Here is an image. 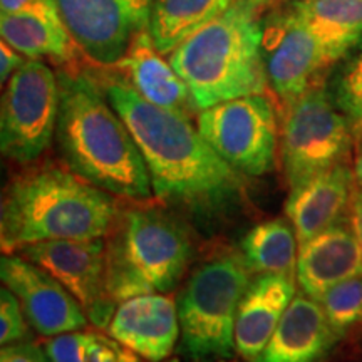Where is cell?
<instances>
[{
	"mask_svg": "<svg viewBox=\"0 0 362 362\" xmlns=\"http://www.w3.org/2000/svg\"><path fill=\"white\" fill-rule=\"evenodd\" d=\"M104 94L133 134L146 161L153 192L194 211H214L242 193L240 173L203 138L192 119L151 104L123 81Z\"/></svg>",
	"mask_w": 362,
	"mask_h": 362,
	"instance_id": "1",
	"label": "cell"
},
{
	"mask_svg": "<svg viewBox=\"0 0 362 362\" xmlns=\"http://www.w3.org/2000/svg\"><path fill=\"white\" fill-rule=\"evenodd\" d=\"M57 78L56 143L67 168L115 197L149 200L153 187L141 149L96 81L62 69Z\"/></svg>",
	"mask_w": 362,
	"mask_h": 362,
	"instance_id": "2",
	"label": "cell"
},
{
	"mask_svg": "<svg viewBox=\"0 0 362 362\" xmlns=\"http://www.w3.org/2000/svg\"><path fill=\"white\" fill-rule=\"evenodd\" d=\"M116 218L115 194L49 165L24 171L4 189L0 243L12 253L51 240L104 238Z\"/></svg>",
	"mask_w": 362,
	"mask_h": 362,
	"instance_id": "3",
	"label": "cell"
},
{
	"mask_svg": "<svg viewBox=\"0 0 362 362\" xmlns=\"http://www.w3.org/2000/svg\"><path fill=\"white\" fill-rule=\"evenodd\" d=\"M262 39V16L245 0H237L170 54L198 111L235 98L267 94Z\"/></svg>",
	"mask_w": 362,
	"mask_h": 362,
	"instance_id": "4",
	"label": "cell"
},
{
	"mask_svg": "<svg viewBox=\"0 0 362 362\" xmlns=\"http://www.w3.org/2000/svg\"><path fill=\"white\" fill-rule=\"evenodd\" d=\"M192 240L180 221L155 208H134L107 243V291L116 304L143 293H168L192 260Z\"/></svg>",
	"mask_w": 362,
	"mask_h": 362,
	"instance_id": "5",
	"label": "cell"
},
{
	"mask_svg": "<svg viewBox=\"0 0 362 362\" xmlns=\"http://www.w3.org/2000/svg\"><path fill=\"white\" fill-rule=\"evenodd\" d=\"M242 253H216L189 275L178 298L181 351L194 362L230 359L235 320L250 279Z\"/></svg>",
	"mask_w": 362,
	"mask_h": 362,
	"instance_id": "6",
	"label": "cell"
},
{
	"mask_svg": "<svg viewBox=\"0 0 362 362\" xmlns=\"http://www.w3.org/2000/svg\"><path fill=\"white\" fill-rule=\"evenodd\" d=\"M354 126L330 98L325 84L282 106L280 156L288 188H297L339 163L351 149Z\"/></svg>",
	"mask_w": 362,
	"mask_h": 362,
	"instance_id": "7",
	"label": "cell"
},
{
	"mask_svg": "<svg viewBox=\"0 0 362 362\" xmlns=\"http://www.w3.org/2000/svg\"><path fill=\"white\" fill-rule=\"evenodd\" d=\"M262 27L267 81L282 106L325 84L334 66L346 56L315 33L291 4L264 12Z\"/></svg>",
	"mask_w": 362,
	"mask_h": 362,
	"instance_id": "8",
	"label": "cell"
},
{
	"mask_svg": "<svg viewBox=\"0 0 362 362\" xmlns=\"http://www.w3.org/2000/svg\"><path fill=\"white\" fill-rule=\"evenodd\" d=\"M59 78L44 61L27 59L7 81L0 106V148L8 160L29 165L56 139Z\"/></svg>",
	"mask_w": 362,
	"mask_h": 362,
	"instance_id": "9",
	"label": "cell"
},
{
	"mask_svg": "<svg viewBox=\"0 0 362 362\" xmlns=\"http://www.w3.org/2000/svg\"><path fill=\"white\" fill-rule=\"evenodd\" d=\"M197 128L240 175L262 176L274 168L280 124L269 94L235 98L202 110Z\"/></svg>",
	"mask_w": 362,
	"mask_h": 362,
	"instance_id": "10",
	"label": "cell"
},
{
	"mask_svg": "<svg viewBox=\"0 0 362 362\" xmlns=\"http://www.w3.org/2000/svg\"><path fill=\"white\" fill-rule=\"evenodd\" d=\"M62 21L86 61L111 69L141 30L149 29L153 0H56Z\"/></svg>",
	"mask_w": 362,
	"mask_h": 362,
	"instance_id": "11",
	"label": "cell"
},
{
	"mask_svg": "<svg viewBox=\"0 0 362 362\" xmlns=\"http://www.w3.org/2000/svg\"><path fill=\"white\" fill-rule=\"evenodd\" d=\"M21 257L42 267L72 293L89 322L99 329L110 327L116 302L107 291L104 238L51 240L17 250Z\"/></svg>",
	"mask_w": 362,
	"mask_h": 362,
	"instance_id": "12",
	"label": "cell"
},
{
	"mask_svg": "<svg viewBox=\"0 0 362 362\" xmlns=\"http://www.w3.org/2000/svg\"><path fill=\"white\" fill-rule=\"evenodd\" d=\"M0 279L19 298L30 327L44 337L84 329L88 315L72 293L42 267L21 255L0 260Z\"/></svg>",
	"mask_w": 362,
	"mask_h": 362,
	"instance_id": "13",
	"label": "cell"
},
{
	"mask_svg": "<svg viewBox=\"0 0 362 362\" xmlns=\"http://www.w3.org/2000/svg\"><path fill=\"white\" fill-rule=\"evenodd\" d=\"M0 35L27 59H47L62 71H78L86 59L62 21L56 0H39L0 16Z\"/></svg>",
	"mask_w": 362,
	"mask_h": 362,
	"instance_id": "14",
	"label": "cell"
},
{
	"mask_svg": "<svg viewBox=\"0 0 362 362\" xmlns=\"http://www.w3.org/2000/svg\"><path fill=\"white\" fill-rule=\"evenodd\" d=\"M107 332L136 356L160 362L173 352L181 334L178 304L165 293L131 297L117 305Z\"/></svg>",
	"mask_w": 362,
	"mask_h": 362,
	"instance_id": "15",
	"label": "cell"
},
{
	"mask_svg": "<svg viewBox=\"0 0 362 362\" xmlns=\"http://www.w3.org/2000/svg\"><path fill=\"white\" fill-rule=\"evenodd\" d=\"M111 69L119 72L123 83L151 104L189 119L200 112L187 83L180 78L171 62L166 61L165 54L158 51L149 29L136 35L124 57Z\"/></svg>",
	"mask_w": 362,
	"mask_h": 362,
	"instance_id": "16",
	"label": "cell"
},
{
	"mask_svg": "<svg viewBox=\"0 0 362 362\" xmlns=\"http://www.w3.org/2000/svg\"><path fill=\"white\" fill-rule=\"evenodd\" d=\"M354 170L344 161L291 189L285 214L296 230L298 245L342 221L354 198Z\"/></svg>",
	"mask_w": 362,
	"mask_h": 362,
	"instance_id": "17",
	"label": "cell"
},
{
	"mask_svg": "<svg viewBox=\"0 0 362 362\" xmlns=\"http://www.w3.org/2000/svg\"><path fill=\"white\" fill-rule=\"evenodd\" d=\"M362 275V252L352 226L339 223L298 245L296 277L305 296L320 300L334 285Z\"/></svg>",
	"mask_w": 362,
	"mask_h": 362,
	"instance_id": "18",
	"label": "cell"
},
{
	"mask_svg": "<svg viewBox=\"0 0 362 362\" xmlns=\"http://www.w3.org/2000/svg\"><path fill=\"white\" fill-rule=\"evenodd\" d=\"M339 337L322 304L304 292L297 293L255 362H319Z\"/></svg>",
	"mask_w": 362,
	"mask_h": 362,
	"instance_id": "19",
	"label": "cell"
},
{
	"mask_svg": "<svg viewBox=\"0 0 362 362\" xmlns=\"http://www.w3.org/2000/svg\"><path fill=\"white\" fill-rule=\"evenodd\" d=\"M293 297L296 284L291 275L260 274L250 282L235 320V351L243 359H259Z\"/></svg>",
	"mask_w": 362,
	"mask_h": 362,
	"instance_id": "20",
	"label": "cell"
},
{
	"mask_svg": "<svg viewBox=\"0 0 362 362\" xmlns=\"http://www.w3.org/2000/svg\"><path fill=\"white\" fill-rule=\"evenodd\" d=\"M237 0H153L149 34L158 51L170 56L193 33L228 11Z\"/></svg>",
	"mask_w": 362,
	"mask_h": 362,
	"instance_id": "21",
	"label": "cell"
},
{
	"mask_svg": "<svg viewBox=\"0 0 362 362\" xmlns=\"http://www.w3.org/2000/svg\"><path fill=\"white\" fill-rule=\"evenodd\" d=\"M297 235L285 220L262 221L247 232L240 253L247 267L257 274L292 275L297 267Z\"/></svg>",
	"mask_w": 362,
	"mask_h": 362,
	"instance_id": "22",
	"label": "cell"
},
{
	"mask_svg": "<svg viewBox=\"0 0 362 362\" xmlns=\"http://www.w3.org/2000/svg\"><path fill=\"white\" fill-rule=\"evenodd\" d=\"M315 33L349 52L362 39V0H296L288 2Z\"/></svg>",
	"mask_w": 362,
	"mask_h": 362,
	"instance_id": "23",
	"label": "cell"
},
{
	"mask_svg": "<svg viewBox=\"0 0 362 362\" xmlns=\"http://www.w3.org/2000/svg\"><path fill=\"white\" fill-rule=\"evenodd\" d=\"M327 90L354 131L362 134V39L334 66Z\"/></svg>",
	"mask_w": 362,
	"mask_h": 362,
	"instance_id": "24",
	"label": "cell"
},
{
	"mask_svg": "<svg viewBox=\"0 0 362 362\" xmlns=\"http://www.w3.org/2000/svg\"><path fill=\"white\" fill-rule=\"evenodd\" d=\"M325 315L334 330L342 336L362 320V275L334 285L320 297Z\"/></svg>",
	"mask_w": 362,
	"mask_h": 362,
	"instance_id": "25",
	"label": "cell"
},
{
	"mask_svg": "<svg viewBox=\"0 0 362 362\" xmlns=\"http://www.w3.org/2000/svg\"><path fill=\"white\" fill-rule=\"evenodd\" d=\"M29 325L19 298L7 287H2L0 291V344L8 346L13 342H22L29 336Z\"/></svg>",
	"mask_w": 362,
	"mask_h": 362,
	"instance_id": "26",
	"label": "cell"
},
{
	"mask_svg": "<svg viewBox=\"0 0 362 362\" xmlns=\"http://www.w3.org/2000/svg\"><path fill=\"white\" fill-rule=\"evenodd\" d=\"M84 362H138L134 352L115 337L99 332H86L83 349Z\"/></svg>",
	"mask_w": 362,
	"mask_h": 362,
	"instance_id": "27",
	"label": "cell"
},
{
	"mask_svg": "<svg viewBox=\"0 0 362 362\" xmlns=\"http://www.w3.org/2000/svg\"><path fill=\"white\" fill-rule=\"evenodd\" d=\"M86 332H64L49 339L44 344L45 354L51 362H84L83 349Z\"/></svg>",
	"mask_w": 362,
	"mask_h": 362,
	"instance_id": "28",
	"label": "cell"
},
{
	"mask_svg": "<svg viewBox=\"0 0 362 362\" xmlns=\"http://www.w3.org/2000/svg\"><path fill=\"white\" fill-rule=\"evenodd\" d=\"M0 362H49V357L37 344L22 341L2 346Z\"/></svg>",
	"mask_w": 362,
	"mask_h": 362,
	"instance_id": "29",
	"label": "cell"
},
{
	"mask_svg": "<svg viewBox=\"0 0 362 362\" xmlns=\"http://www.w3.org/2000/svg\"><path fill=\"white\" fill-rule=\"evenodd\" d=\"M27 59L19 51L8 45L6 40L0 42V81L2 84H7V81L12 78V74L24 64Z\"/></svg>",
	"mask_w": 362,
	"mask_h": 362,
	"instance_id": "30",
	"label": "cell"
},
{
	"mask_svg": "<svg viewBox=\"0 0 362 362\" xmlns=\"http://www.w3.org/2000/svg\"><path fill=\"white\" fill-rule=\"evenodd\" d=\"M351 226L362 252V192L354 193L351 203Z\"/></svg>",
	"mask_w": 362,
	"mask_h": 362,
	"instance_id": "31",
	"label": "cell"
},
{
	"mask_svg": "<svg viewBox=\"0 0 362 362\" xmlns=\"http://www.w3.org/2000/svg\"><path fill=\"white\" fill-rule=\"evenodd\" d=\"M35 2H39V0H0V12L8 13L13 11H19V8L33 6Z\"/></svg>",
	"mask_w": 362,
	"mask_h": 362,
	"instance_id": "32",
	"label": "cell"
},
{
	"mask_svg": "<svg viewBox=\"0 0 362 362\" xmlns=\"http://www.w3.org/2000/svg\"><path fill=\"white\" fill-rule=\"evenodd\" d=\"M245 2L253 8V11L259 12L260 16H264V12L274 7L275 0H245Z\"/></svg>",
	"mask_w": 362,
	"mask_h": 362,
	"instance_id": "33",
	"label": "cell"
},
{
	"mask_svg": "<svg viewBox=\"0 0 362 362\" xmlns=\"http://www.w3.org/2000/svg\"><path fill=\"white\" fill-rule=\"evenodd\" d=\"M354 176L357 183H359V187L362 188V141L359 144V149H357V155L354 160Z\"/></svg>",
	"mask_w": 362,
	"mask_h": 362,
	"instance_id": "34",
	"label": "cell"
},
{
	"mask_svg": "<svg viewBox=\"0 0 362 362\" xmlns=\"http://www.w3.org/2000/svg\"><path fill=\"white\" fill-rule=\"evenodd\" d=\"M288 2H296V0H275L274 7L275 6H282V4H288Z\"/></svg>",
	"mask_w": 362,
	"mask_h": 362,
	"instance_id": "35",
	"label": "cell"
},
{
	"mask_svg": "<svg viewBox=\"0 0 362 362\" xmlns=\"http://www.w3.org/2000/svg\"><path fill=\"white\" fill-rule=\"evenodd\" d=\"M216 362H237V361H230V359H223V361H216Z\"/></svg>",
	"mask_w": 362,
	"mask_h": 362,
	"instance_id": "36",
	"label": "cell"
}]
</instances>
